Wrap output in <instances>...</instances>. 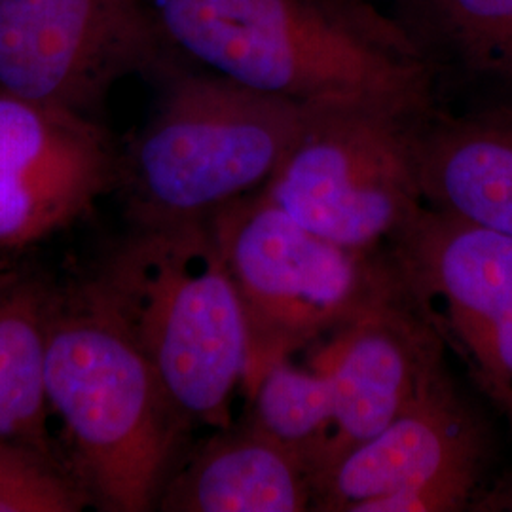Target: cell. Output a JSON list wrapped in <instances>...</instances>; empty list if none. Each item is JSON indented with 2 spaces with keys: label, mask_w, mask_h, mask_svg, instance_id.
I'll use <instances>...</instances> for the list:
<instances>
[{
  "label": "cell",
  "mask_w": 512,
  "mask_h": 512,
  "mask_svg": "<svg viewBox=\"0 0 512 512\" xmlns=\"http://www.w3.org/2000/svg\"><path fill=\"white\" fill-rule=\"evenodd\" d=\"M175 52L302 105L425 116L437 78L391 12L370 0H152Z\"/></svg>",
  "instance_id": "obj_1"
},
{
  "label": "cell",
  "mask_w": 512,
  "mask_h": 512,
  "mask_svg": "<svg viewBox=\"0 0 512 512\" xmlns=\"http://www.w3.org/2000/svg\"><path fill=\"white\" fill-rule=\"evenodd\" d=\"M84 281L190 427L234 423L249 330L211 219L129 224Z\"/></svg>",
  "instance_id": "obj_2"
},
{
  "label": "cell",
  "mask_w": 512,
  "mask_h": 512,
  "mask_svg": "<svg viewBox=\"0 0 512 512\" xmlns=\"http://www.w3.org/2000/svg\"><path fill=\"white\" fill-rule=\"evenodd\" d=\"M48 403L92 507L158 509L181 459L186 423L128 332L84 279L57 285L46 353Z\"/></svg>",
  "instance_id": "obj_3"
},
{
  "label": "cell",
  "mask_w": 512,
  "mask_h": 512,
  "mask_svg": "<svg viewBox=\"0 0 512 512\" xmlns=\"http://www.w3.org/2000/svg\"><path fill=\"white\" fill-rule=\"evenodd\" d=\"M162 76L156 109L122 152L129 224L209 220L258 192L317 109L211 71L171 65Z\"/></svg>",
  "instance_id": "obj_4"
},
{
  "label": "cell",
  "mask_w": 512,
  "mask_h": 512,
  "mask_svg": "<svg viewBox=\"0 0 512 512\" xmlns=\"http://www.w3.org/2000/svg\"><path fill=\"white\" fill-rule=\"evenodd\" d=\"M211 224L249 330L247 393L289 353L399 289L387 260L313 234L262 190L226 205Z\"/></svg>",
  "instance_id": "obj_5"
},
{
  "label": "cell",
  "mask_w": 512,
  "mask_h": 512,
  "mask_svg": "<svg viewBox=\"0 0 512 512\" xmlns=\"http://www.w3.org/2000/svg\"><path fill=\"white\" fill-rule=\"evenodd\" d=\"M421 118L376 107H317L260 190L313 234L374 253L425 203L418 173Z\"/></svg>",
  "instance_id": "obj_6"
},
{
  "label": "cell",
  "mask_w": 512,
  "mask_h": 512,
  "mask_svg": "<svg viewBox=\"0 0 512 512\" xmlns=\"http://www.w3.org/2000/svg\"><path fill=\"white\" fill-rule=\"evenodd\" d=\"M173 54L152 0H0V92L95 118L116 82Z\"/></svg>",
  "instance_id": "obj_7"
},
{
  "label": "cell",
  "mask_w": 512,
  "mask_h": 512,
  "mask_svg": "<svg viewBox=\"0 0 512 512\" xmlns=\"http://www.w3.org/2000/svg\"><path fill=\"white\" fill-rule=\"evenodd\" d=\"M122 152L97 118L0 92V253L86 219L118 188Z\"/></svg>",
  "instance_id": "obj_8"
},
{
  "label": "cell",
  "mask_w": 512,
  "mask_h": 512,
  "mask_svg": "<svg viewBox=\"0 0 512 512\" xmlns=\"http://www.w3.org/2000/svg\"><path fill=\"white\" fill-rule=\"evenodd\" d=\"M490 458L486 423L442 370L380 435L311 478V511L353 512L439 476L484 480Z\"/></svg>",
  "instance_id": "obj_9"
},
{
  "label": "cell",
  "mask_w": 512,
  "mask_h": 512,
  "mask_svg": "<svg viewBox=\"0 0 512 512\" xmlns=\"http://www.w3.org/2000/svg\"><path fill=\"white\" fill-rule=\"evenodd\" d=\"M403 296L399 287L338 330L325 366L334 416L311 478L380 435L444 370L439 334L406 310Z\"/></svg>",
  "instance_id": "obj_10"
},
{
  "label": "cell",
  "mask_w": 512,
  "mask_h": 512,
  "mask_svg": "<svg viewBox=\"0 0 512 512\" xmlns=\"http://www.w3.org/2000/svg\"><path fill=\"white\" fill-rule=\"evenodd\" d=\"M389 268L401 291L440 304L448 330L512 304V238L423 203L389 239Z\"/></svg>",
  "instance_id": "obj_11"
},
{
  "label": "cell",
  "mask_w": 512,
  "mask_h": 512,
  "mask_svg": "<svg viewBox=\"0 0 512 512\" xmlns=\"http://www.w3.org/2000/svg\"><path fill=\"white\" fill-rule=\"evenodd\" d=\"M306 461L249 421L217 429L165 482L158 511H311Z\"/></svg>",
  "instance_id": "obj_12"
},
{
  "label": "cell",
  "mask_w": 512,
  "mask_h": 512,
  "mask_svg": "<svg viewBox=\"0 0 512 512\" xmlns=\"http://www.w3.org/2000/svg\"><path fill=\"white\" fill-rule=\"evenodd\" d=\"M418 173L427 205L512 238V105L423 116Z\"/></svg>",
  "instance_id": "obj_13"
},
{
  "label": "cell",
  "mask_w": 512,
  "mask_h": 512,
  "mask_svg": "<svg viewBox=\"0 0 512 512\" xmlns=\"http://www.w3.org/2000/svg\"><path fill=\"white\" fill-rule=\"evenodd\" d=\"M55 291V281L31 268H0V437L57 452L46 393Z\"/></svg>",
  "instance_id": "obj_14"
},
{
  "label": "cell",
  "mask_w": 512,
  "mask_h": 512,
  "mask_svg": "<svg viewBox=\"0 0 512 512\" xmlns=\"http://www.w3.org/2000/svg\"><path fill=\"white\" fill-rule=\"evenodd\" d=\"M437 84L512 92V0H389Z\"/></svg>",
  "instance_id": "obj_15"
},
{
  "label": "cell",
  "mask_w": 512,
  "mask_h": 512,
  "mask_svg": "<svg viewBox=\"0 0 512 512\" xmlns=\"http://www.w3.org/2000/svg\"><path fill=\"white\" fill-rule=\"evenodd\" d=\"M249 397L253 410L247 421L298 454L313 475L334 416L329 372H306L281 361L256 382Z\"/></svg>",
  "instance_id": "obj_16"
},
{
  "label": "cell",
  "mask_w": 512,
  "mask_h": 512,
  "mask_svg": "<svg viewBox=\"0 0 512 512\" xmlns=\"http://www.w3.org/2000/svg\"><path fill=\"white\" fill-rule=\"evenodd\" d=\"M92 499L69 459L0 437V512H80Z\"/></svg>",
  "instance_id": "obj_17"
},
{
  "label": "cell",
  "mask_w": 512,
  "mask_h": 512,
  "mask_svg": "<svg viewBox=\"0 0 512 512\" xmlns=\"http://www.w3.org/2000/svg\"><path fill=\"white\" fill-rule=\"evenodd\" d=\"M448 332L463 351L478 387L512 427V304Z\"/></svg>",
  "instance_id": "obj_18"
},
{
  "label": "cell",
  "mask_w": 512,
  "mask_h": 512,
  "mask_svg": "<svg viewBox=\"0 0 512 512\" xmlns=\"http://www.w3.org/2000/svg\"><path fill=\"white\" fill-rule=\"evenodd\" d=\"M475 511L512 512V471L501 476L490 490H482L476 499Z\"/></svg>",
  "instance_id": "obj_19"
}]
</instances>
